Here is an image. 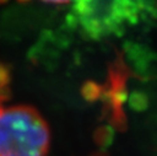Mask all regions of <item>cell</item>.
<instances>
[{"label":"cell","mask_w":157,"mask_h":156,"mask_svg":"<svg viewBox=\"0 0 157 156\" xmlns=\"http://www.w3.org/2000/svg\"><path fill=\"white\" fill-rule=\"evenodd\" d=\"M50 133L32 107L0 108V156H47Z\"/></svg>","instance_id":"1"},{"label":"cell","mask_w":157,"mask_h":156,"mask_svg":"<svg viewBox=\"0 0 157 156\" xmlns=\"http://www.w3.org/2000/svg\"><path fill=\"white\" fill-rule=\"evenodd\" d=\"M76 17L81 26L91 34L109 33L131 18L135 7L130 2H77Z\"/></svg>","instance_id":"2"},{"label":"cell","mask_w":157,"mask_h":156,"mask_svg":"<svg viewBox=\"0 0 157 156\" xmlns=\"http://www.w3.org/2000/svg\"><path fill=\"white\" fill-rule=\"evenodd\" d=\"M4 79H5V77H2V76L0 75V87H1V85H2V81H4Z\"/></svg>","instance_id":"3"}]
</instances>
